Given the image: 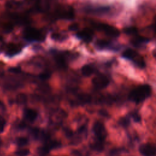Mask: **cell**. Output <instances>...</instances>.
Segmentation results:
<instances>
[{
    "label": "cell",
    "mask_w": 156,
    "mask_h": 156,
    "mask_svg": "<svg viewBox=\"0 0 156 156\" xmlns=\"http://www.w3.org/2000/svg\"><path fill=\"white\" fill-rule=\"evenodd\" d=\"M5 124H6L5 120L4 119V118L0 116V133H2L4 131V127L5 126Z\"/></svg>",
    "instance_id": "29"
},
{
    "label": "cell",
    "mask_w": 156,
    "mask_h": 156,
    "mask_svg": "<svg viewBox=\"0 0 156 156\" xmlns=\"http://www.w3.org/2000/svg\"><path fill=\"white\" fill-rule=\"evenodd\" d=\"M94 70L95 69L93 66L90 65H85L82 68L81 72L84 76L88 77L94 73Z\"/></svg>",
    "instance_id": "17"
},
{
    "label": "cell",
    "mask_w": 156,
    "mask_h": 156,
    "mask_svg": "<svg viewBox=\"0 0 156 156\" xmlns=\"http://www.w3.org/2000/svg\"><path fill=\"white\" fill-rule=\"evenodd\" d=\"M110 10L108 6H98V7H88L85 9V11L91 14L101 15L107 13Z\"/></svg>",
    "instance_id": "9"
},
{
    "label": "cell",
    "mask_w": 156,
    "mask_h": 156,
    "mask_svg": "<svg viewBox=\"0 0 156 156\" xmlns=\"http://www.w3.org/2000/svg\"><path fill=\"white\" fill-rule=\"evenodd\" d=\"M93 131L96 139L104 141L107 135V132L104 124L102 122L96 121L93 126Z\"/></svg>",
    "instance_id": "5"
},
{
    "label": "cell",
    "mask_w": 156,
    "mask_h": 156,
    "mask_svg": "<svg viewBox=\"0 0 156 156\" xmlns=\"http://www.w3.org/2000/svg\"><path fill=\"white\" fill-rule=\"evenodd\" d=\"M44 145H46L51 150V149H57L60 147L61 146V143L60 142L57 140H51L50 138H49L45 141Z\"/></svg>",
    "instance_id": "18"
},
{
    "label": "cell",
    "mask_w": 156,
    "mask_h": 156,
    "mask_svg": "<svg viewBox=\"0 0 156 156\" xmlns=\"http://www.w3.org/2000/svg\"><path fill=\"white\" fill-rule=\"evenodd\" d=\"M37 112L32 108H26L24 111V118L26 121L29 122H34L37 118Z\"/></svg>",
    "instance_id": "13"
},
{
    "label": "cell",
    "mask_w": 156,
    "mask_h": 156,
    "mask_svg": "<svg viewBox=\"0 0 156 156\" xmlns=\"http://www.w3.org/2000/svg\"><path fill=\"white\" fill-rule=\"evenodd\" d=\"M16 155L18 156H27L30 154V151L28 149H21L15 152Z\"/></svg>",
    "instance_id": "26"
},
{
    "label": "cell",
    "mask_w": 156,
    "mask_h": 156,
    "mask_svg": "<svg viewBox=\"0 0 156 156\" xmlns=\"http://www.w3.org/2000/svg\"><path fill=\"white\" fill-rule=\"evenodd\" d=\"M23 37L28 41H41L45 38L44 35L40 30L33 27L26 29L23 32Z\"/></svg>",
    "instance_id": "4"
},
{
    "label": "cell",
    "mask_w": 156,
    "mask_h": 156,
    "mask_svg": "<svg viewBox=\"0 0 156 156\" xmlns=\"http://www.w3.org/2000/svg\"><path fill=\"white\" fill-rule=\"evenodd\" d=\"M49 151L50 149L44 144L37 148V154L38 156H46L48 155Z\"/></svg>",
    "instance_id": "21"
},
{
    "label": "cell",
    "mask_w": 156,
    "mask_h": 156,
    "mask_svg": "<svg viewBox=\"0 0 156 156\" xmlns=\"http://www.w3.org/2000/svg\"><path fill=\"white\" fill-rule=\"evenodd\" d=\"M108 78L104 74H100L96 76L92 79L93 85L98 89H103L106 88L109 84Z\"/></svg>",
    "instance_id": "6"
},
{
    "label": "cell",
    "mask_w": 156,
    "mask_h": 156,
    "mask_svg": "<svg viewBox=\"0 0 156 156\" xmlns=\"http://www.w3.org/2000/svg\"><path fill=\"white\" fill-rule=\"evenodd\" d=\"M29 143V140L27 138L24 136H20L17 138L16 140V144L18 147H24L27 145Z\"/></svg>",
    "instance_id": "22"
},
{
    "label": "cell",
    "mask_w": 156,
    "mask_h": 156,
    "mask_svg": "<svg viewBox=\"0 0 156 156\" xmlns=\"http://www.w3.org/2000/svg\"><path fill=\"white\" fill-rule=\"evenodd\" d=\"M20 69L19 68H12L9 69V71L14 73H18L20 72Z\"/></svg>",
    "instance_id": "31"
},
{
    "label": "cell",
    "mask_w": 156,
    "mask_h": 156,
    "mask_svg": "<svg viewBox=\"0 0 156 156\" xmlns=\"http://www.w3.org/2000/svg\"><path fill=\"white\" fill-rule=\"evenodd\" d=\"M77 102L79 104H86L91 101V97L87 93H80L77 96Z\"/></svg>",
    "instance_id": "16"
},
{
    "label": "cell",
    "mask_w": 156,
    "mask_h": 156,
    "mask_svg": "<svg viewBox=\"0 0 156 156\" xmlns=\"http://www.w3.org/2000/svg\"><path fill=\"white\" fill-rule=\"evenodd\" d=\"M21 51V46L16 44H10L7 47L6 50V55L12 57L14 56L18 53H20Z\"/></svg>",
    "instance_id": "15"
},
{
    "label": "cell",
    "mask_w": 156,
    "mask_h": 156,
    "mask_svg": "<svg viewBox=\"0 0 156 156\" xmlns=\"http://www.w3.org/2000/svg\"><path fill=\"white\" fill-rule=\"evenodd\" d=\"M87 127L85 125L80 126L78 129V133L80 135H85L87 134Z\"/></svg>",
    "instance_id": "27"
},
{
    "label": "cell",
    "mask_w": 156,
    "mask_h": 156,
    "mask_svg": "<svg viewBox=\"0 0 156 156\" xmlns=\"http://www.w3.org/2000/svg\"><path fill=\"white\" fill-rule=\"evenodd\" d=\"M151 94V87L149 85H141L134 88L129 94V99L139 104L146 99Z\"/></svg>",
    "instance_id": "1"
},
{
    "label": "cell",
    "mask_w": 156,
    "mask_h": 156,
    "mask_svg": "<svg viewBox=\"0 0 156 156\" xmlns=\"http://www.w3.org/2000/svg\"><path fill=\"white\" fill-rule=\"evenodd\" d=\"M139 152L143 156H155L156 147L151 144H143L139 147Z\"/></svg>",
    "instance_id": "7"
},
{
    "label": "cell",
    "mask_w": 156,
    "mask_h": 156,
    "mask_svg": "<svg viewBox=\"0 0 156 156\" xmlns=\"http://www.w3.org/2000/svg\"><path fill=\"white\" fill-rule=\"evenodd\" d=\"M6 109L5 104L3 103V102L1 101V100L0 99V110L1 111H5Z\"/></svg>",
    "instance_id": "33"
},
{
    "label": "cell",
    "mask_w": 156,
    "mask_h": 156,
    "mask_svg": "<svg viewBox=\"0 0 156 156\" xmlns=\"http://www.w3.org/2000/svg\"><path fill=\"white\" fill-rule=\"evenodd\" d=\"M16 100L18 104H24L27 101V96L24 93H19L16 97Z\"/></svg>",
    "instance_id": "24"
},
{
    "label": "cell",
    "mask_w": 156,
    "mask_h": 156,
    "mask_svg": "<svg viewBox=\"0 0 156 156\" xmlns=\"http://www.w3.org/2000/svg\"><path fill=\"white\" fill-rule=\"evenodd\" d=\"M130 118L127 116L121 118L119 121V124L123 127H127L130 124Z\"/></svg>",
    "instance_id": "25"
},
{
    "label": "cell",
    "mask_w": 156,
    "mask_h": 156,
    "mask_svg": "<svg viewBox=\"0 0 156 156\" xmlns=\"http://www.w3.org/2000/svg\"><path fill=\"white\" fill-rule=\"evenodd\" d=\"M130 116L135 122H139L141 120V117L137 112H132L130 115Z\"/></svg>",
    "instance_id": "28"
},
{
    "label": "cell",
    "mask_w": 156,
    "mask_h": 156,
    "mask_svg": "<svg viewBox=\"0 0 156 156\" xmlns=\"http://www.w3.org/2000/svg\"><path fill=\"white\" fill-rule=\"evenodd\" d=\"M104 141L96 139V140L91 144V147L98 152H101L104 147Z\"/></svg>",
    "instance_id": "19"
},
{
    "label": "cell",
    "mask_w": 156,
    "mask_h": 156,
    "mask_svg": "<svg viewBox=\"0 0 156 156\" xmlns=\"http://www.w3.org/2000/svg\"><path fill=\"white\" fill-rule=\"evenodd\" d=\"M57 15L59 18L71 20L74 17V12L71 7L62 9L57 12Z\"/></svg>",
    "instance_id": "10"
},
{
    "label": "cell",
    "mask_w": 156,
    "mask_h": 156,
    "mask_svg": "<svg viewBox=\"0 0 156 156\" xmlns=\"http://www.w3.org/2000/svg\"><path fill=\"white\" fill-rule=\"evenodd\" d=\"M122 57L132 61L136 66L140 68H144L146 66V63L143 57L132 49H126L122 53Z\"/></svg>",
    "instance_id": "2"
},
{
    "label": "cell",
    "mask_w": 156,
    "mask_h": 156,
    "mask_svg": "<svg viewBox=\"0 0 156 156\" xmlns=\"http://www.w3.org/2000/svg\"><path fill=\"white\" fill-rule=\"evenodd\" d=\"M150 41V39L148 38H146L145 37L140 36V35H136L133 37V38L130 40V43L132 45H133L135 47H139L143 44H146Z\"/></svg>",
    "instance_id": "14"
},
{
    "label": "cell",
    "mask_w": 156,
    "mask_h": 156,
    "mask_svg": "<svg viewBox=\"0 0 156 156\" xmlns=\"http://www.w3.org/2000/svg\"><path fill=\"white\" fill-rule=\"evenodd\" d=\"M153 55H154V57L156 58V48L153 51Z\"/></svg>",
    "instance_id": "35"
},
{
    "label": "cell",
    "mask_w": 156,
    "mask_h": 156,
    "mask_svg": "<svg viewBox=\"0 0 156 156\" xmlns=\"http://www.w3.org/2000/svg\"><path fill=\"white\" fill-rule=\"evenodd\" d=\"M123 32H124V34H126V35H130V36H136L138 35V29L135 27L133 26H130V27H127L124 29Z\"/></svg>",
    "instance_id": "20"
},
{
    "label": "cell",
    "mask_w": 156,
    "mask_h": 156,
    "mask_svg": "<svg viewBox=\"0 0 156 156\" xmlns=\"http://www.w3.org/2000/svg\"><path fill=\"white\" fill-rule=\"evenodd\" d=\"M96 46L99 49L117 50L118 49V46H116L113 42L104 39L97 40L96 42Z\"/></svg>",
    "instance_id": "8"
},
{
    "label": "cell",
    "mask_w": 156,
    "mask_h": 156,
    "mask_svg": "<svg viewBox=\"0 0 156 156\" xmlns=\"http://www.w3.org/2000/svg\"><path fill=\"white\" fill-rule=\"evenodd\" d=\"M92 26L98 30L112 38H117L120 35L119 30L115 27L103 23H92Z\"/></svg>",
    "instance_id": "3"
},
{
    "label": "cell",
    "mask_w": 156,
    "mask_h": 156,
    "mask_svg": "<svg viewBox=\"0 0 156 156\" xmlns=\"http://www.w3.org/2000/svg\"><path fill=\"white\" fill-rule=\"evenodd\" d=\"M31 135L37 140H41L46 141L49 138V135L44 130L38 128H33L31 130Z\"/></svg>",
    "instance_id": "12"
},
{
    "label": "cell",
    "mask_w": 156,
    "mask_h": 156,
    "mask_svg": "<svg viewBox=\"0 0 156 156\" xmlns=\"http://www.w3.org/2000/svg\"><path fill=\"white\" fill-rule=\"evenodd\" d=\"M153 27L154 29L156 30V16H155L154 19V22H153Z\"/></svg>",
    "instance_id": "34"
},
{
    "label": "cell",
    "mask_w": 156,
    "mask_h": 156,
    "mask_svg": "<svg viewBox=\"0 0 156 156\" xmlns=\"http://www.w3.org/2000/svg\"><path fill=\"white\" fill-rule=\"evenodd\" d=\"M69 29L71 30H76L78 29V25L77 24H73L69 26Z\"/></svg>",
    "instance_id": "32"
},
{
    "label": "cell",
    "mask_w": 156,
    "mask_h": 156,
    "mask_svg": "<svg viewBox=\"0 0 156 156\" xmlns=\"http://www.w3.org/2000/svg\"><path fill=\"white\" fill-rule=\"evenodd\" d=\"M1 139H0V146H1Z\"/></svg>",
    "instance_id": "36"
},
{
    "label": "cell",
    "mask_w": 156,
    "mask_h": 156,
    "mask_svg": "<svg viewBox=\"0 0 156 156\" xmlns=\"http://www.w3.org/2000/svg\"><path fill=\"white\" fill-rule=\"evenodd\" d=\"M49 77H50V74L47 72L43 73L40 75V77L43 80H46V79H48Z\"/></svg>",
    "instance_id": "30"
},
{
    "label": "cell",
    "mask_w": 156,
    "mask_h": 156,
    "mask_svg": "<svg viewBox=\"0 0 156 156\" xmlns=\"http://www.w3.org/2000/svg\"><path fill=\"white\" fill-rule=\"evenodd\" d=\"M55 62L57 66L61 68L66 67V62L64 57H63L62 55H57L55 57Z\"/></svg>",
    "instance_id": "23"
},
{
    "label": "cell",
    "mask_w": 156,
    "mask_h": 156,
    "mask_svg": "<svg viewBox=\"0 0 156 156\" xmlns=\"http://www.w3.org/2000/svg\"><path fill=\"white\" fill-rule=\"evenodd\" d=\"M76 36L80 40L90 42L92 40L93 37V32L91 30L88 29H83L77 33Z\"/></svg>",
    "instance_id": "11"
}]
</instances>
